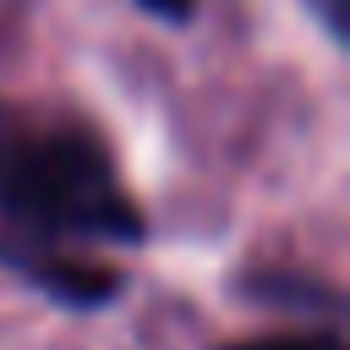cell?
<instances>
[{
	"label": "cell",
	"instance_id": "6da1fadb",
	"mask_svg": "<svg viewBox=\"0 0 350 350\" xmlns=\"http://www.w3.org/2000/svg\"><path fill=\"white\" fill-rule=\"evenodd\" d=\"M0 219L22 252L82 241H142V213L120 186L104 142L82 126L0 115Z\"/></svg>",
	"mask_w": 350,
	"mask_h": 350
},
{
	"label": "cell",
	"instance_id": "7a4b0ae2",
	"mask_svg": "<svg viewBox=\"0 0 350 350\" xmlns=\"http://www.w3.org/2000/svg\"><path fill=\"white\" fill-rule=\"evenodd\" d=\"M224 350H345L334 328H306V334H262V339H241Z\"/></svg>",
	"mask_w": 350,
	"mask_h": 350
},
{
	"label": "cell",
	"instance_id": "3957f363",
	"mask_svg": "<svg viewBox=\"0 0 350 350\" xmlns=\"http://www.w3.org/2000/svg\"><path fill=\"white\" fill-rule=\"evenodd\" d=\"M312 11H317V22L334 33V38H345V22H350V0H306Z\"/></svg>",
	"mask_w": 350,
	"mask_h": 350
},
{
	"label": "cell",
	"instance_id": "277c9868",
	"mask_svg": "<svg viewBox=\"0 0 350 350\" xmlns=\"http://www.w3.org/2000/svg\"><path fill=\"white\" fill-rule=\"evenodd\" d=\"M142 11H153V16H164V22H186L191 11H197V0H137Z\"/></svg>",
	"mask_w": 350,
	"mask_h": 350
}]
</instances>
